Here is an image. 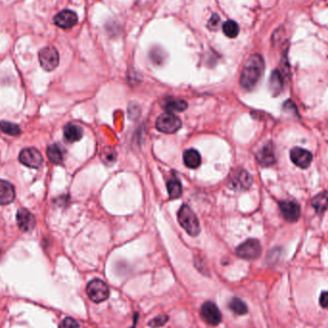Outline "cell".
<instances>
[{"label":"cell","instance_id":"6da1fadb","mask_svg":"<svg viewBox=\"0 0 328 328\" xmlns=\"http://www.w3.org/2000/svg\"><path fill=\"white\" fill-rule=\"evenodd\" d=\"M264 71V61L258 54L252 55L246 62L240 77L241 86L248 90L255 87Z\"/></svg>","mask_w":328,"mask_h":328},{"label":"cell","instance_id":"7a4b0ae2","mask_svg":"<svg viewBox=\"0 0 328 328\" xmlns=\"http://www.w3.org/2000/svg\"><path fill=\"white\" fill-rule=\"evenodd\" d=\"M178 220L185 231L191 236H197L201 231L200 222L190 207L183 205L179 210Z\"/></svg>","mask_w":328,"mask_h":328},{"label":"cell","instance_id":"3957f363","mask_svg":"<svg viewBox=\"0 0 328 328\" xmlns=\"http://www.w3.org/2000/svg\"><path fill=\"white\" fill-rule=\"evenodd\" d=\"M156 129L164 134H174L182 127V120L175 114L166 112L158 116L155 122Z\"/></svg>","mask_w":328,"mask_h":328},{"label":"cell","instance_id":"277c9868","mask_svg":"<svg viewBox=\"0 0 328 328\" xmlns=\"http://www.w3.org/2000/svg\"><path fill=\"white\" fill-rule=\"evenodd\" d=\"M88 297L96 303L105 301L109 295V286L101 279H93L86 286Z\"/></svg>","mask_w":328,"mask_h":328},{"label":"cell","instance_id":"5b68a950","mask_svg":"<svg viewBox=\"0 0 328 328\" xmlns=\"http://www.w3.org/2000/svg\"><path fill=\"white\" fill-rule=\"evenodd\" d=\"M38 60L41 68L44 70L52 71L59 66L60 57L55 47L47 46L39 51Z\"/></svg>","mask_w":328,"mask_h":328},{"label":"cell","instance_id":"8992f818","mask_svg":"<svg viewBox=\"0 0 328 328\" xmlns=\"http://www.w3.org/2000/svg\"><path fill=\"white\" fill-rule=\"evenodd\" d=\"M236 254L246 260H254L262 254V247L258 240L249 239L242 243L236 250Z\"/></svg>","mask_w":328,"mask_h":328},{"label":"cell","instance_id":"52a82bcc","mask_svg":"<svg viewBox=\"0 0 328 328\" xmlns=\"http://www.w3.org/2000/svg\"><path fill=\"white\" fill-rule=\"evenodd\" d=\"M201 315L204 321L210 326H218L222 321V315L218 307L211 301H207L202 305Z\"/></svg>","mask_w":328,"mask_h":328},{"label":"cell","instance_id":"ba28073f","mask_svg":"<svg viewBox=\"0 0 328 328\" xmlns=\"http://www.w3.org/2000/svg\"><path fill=\"white\" fill-rule=\"evenodd\" d=\"M19 161L27 167L38 168L42 163V155L35 148H26L20 152Z\"/></svg>","mask_w":328,"mask_h":328},{"label":"cell","instance_id":"9c48e42d","mask_svg":"<svg viewBox=\"0 0 328 328\" xmlns=\"http://www.w3.org/2000/svg\"><path fill=\"white\" fill-rule=\"evenodd\" d=\"M290 158L293 164H295L300 168L305 169L310 166L313 160V155L309 151L305 149L294 147L290 152Z\"/></svg>","mask_w":328,"mask_h":328},{"label":"cell","instance_id":"30bf717a","mask_svg":"<svg viewBox=\"0 0 328 328\" xmlns=\"http://www.w3.org/2000/svg\"><path fill=\"white\" fill-rule=\"evenodd\" d=\"M231 187L235 190H247L251 187L253 183L252 176L243 169L235 171L230 179Z\"/></svg>","mask_w":328,"mask_h":328},{"label":"cell","instance_id":"8fae6325","mask_svg":"<svg viewBox=\"0 0 328 328\" xmlns=\"http://www.w3.org/2000/svg\"><path fill=\"white\" fill-rule=\"evenodd\" d=\"M279 207L283 217L290 223L296 222L300 217L301 214L300 207L295 202L282 201L279 203Z\"/></svg>","mask_w":328,"mask_h":328},{"label":"cell","instance_id":"7c38bea8","mask_svg":"<svg viewBox=\"0 0 328 328\" xmlns=\"http://www.w3.org/2000/svg\"><path fill=\"white\" fill-rule=\"evenodd\" d=\"M54 22L57 26L63 29H70L77 24L78 17L72 11L65 10L54 17Z\"/></svg>","mask_w":328,"mask_h":328},{"label":"cell","instance_id":"4fadbf2b","mask_svg":"<svg viewBox=\"0 0 328 328\" xmlns=\"http://www.w3.org/2000/svg\"><path fill=\"white\" fill-rule=\"evenodd\" d=\"M17 222L22 231H30L35 227L36 219L34 215L25 208H20L17 214Z\"/></svg>","mask_w":328,"mask_h":328},{"label":"cell","instance_id":"5bb4252c","mask_svg":"<svg viewBox=\"0 0 328 328\" xmlns=\"http://www.w3.org/2000/svg\"><path fill=\"white\" fill-rule=\"evenodd\" d=\"M16 197L14 186L10 182L0 180V205L11 204Z\"/></svg>","mask_w":328,"mask_h":328},{"label":"cell","instance_id":"9a60e30c","mask_svg":"<svg viewBox=\"0 0 328 328\" xmlns=\"http://www.w3.org/2000/svg\"><path fill=\"white\" fill-rule=\"evenodd\" d=\"M257 159L259 163L263 166H271L276 161L274 148L271 143H268L264 146L257 154Z\"/></svg>","mask_w":328,"mask_h":328},{"label":"cell","instance_id":"2e32d148","mask_svg":"<svg viewBox=\"0 0 328 328\" xmlns=\"http://www.w3.org/2000/svg\"><path fill=\"white\" fill-rule=\"evenodd\" d=\"M269 88L274 96H277L281 93L283 89V78L278 70H275L272 73L269 81Z\"/></svg>","mask_w":328,"mask_h":328},{"label":"cell","instance_id":"e0dca14e","mask_svg":"<svg viewBox=\"0 0 328 328\" xmlns=\"http://www.w3.org/2000/svg\"><path fill=\"white\" fill-rule=\"evenodd\" d=\"M183 161L184 164L191 169H195L201 165L202 157L200 153L195 149L186 150L183 154Z\"/></svg>","mask_w":328,"mask_h":328},{"label":"cell","instance_id":"ac0fdd59","mask_svg":"<svg viewBox=\"0 0 328 328\" xmlns=\"http://www.w3.org/2000/svg\"><path fill=\"white\" fill-rule=\"evenodd\" d=\"M64 135L69 142H76L82 138L83 130L81 127L75 124H69L65 127Z\"/></svg>","mask_w":328,"mask_h":328},{"label":"cell","instance_id":"d6986e66","mask_svg":"<svg viewBox=\"0 0 328 328\" xmlns=\"http://www.w3.org/2000/svg\"><path fill=\"white\" fill-rule=\"evenodd\" d=\"M164 109L167 112H181L187 109V103L182 99H168L164 102Z\"/></svg>","mask_w":328,"mask_h":328},{"label":"cell","instance_id":"ffe728a7","mask_svg":"<svg viewBox=\"0 0 328 328\" xmlns=\"http://www.w3.org/2000/svg\"><path fill=\"white\" fill-rule=\"evenodd\" d=\"M47 156L51 162L60 164L64 160V152L58 144H52L47 148Z\"/></svg>","mask_w":328,"mask_h":328},{"label":"cell","instance_id":"44dd1931","mask_svg":"<svg viewBox=\"0 0 328 328\" xmlns=\"http://www.w3.org/2000/svg\"><path fill=\"white\" fill-rule=\"evenodd\" d=\"M312 206L317 212L322 213L328 208V192H322L312 200Z\"/></svg>","mask_w":328,"mask_h":328},{"label":"cell","instance_id":"7402d4cb","mask_svg":"<svg viewBox=\"0 0 328 328\" xmlns=\"http://www.w3.org/2000/svg\"><path fill=\"white\" fill-rule=\"evenodd\" d=\"M229 308L237 315H246L248 313L247 304L239 297H234L230 300Z\"/></svg>","mask_w":328,"mask_h":328},{"label":"cell","instance_id":"603a6c76","mask_svg":"<svg viewBox=\"0 0 328 328\" xmlns=\"http://www.w3.org/2000/svg\"><path fill=\"white\" fill-rule=\"evenodd\" d=\"M167 190L171 199H177L182 195V184L179 180L172 179L167 183Z\"/></svg>","mask_w":328,"mask_h":328},{"label":"cell","instance_id":"cb8c5ba5","mask_svg":"<svg viewBox=\"0 0 328 328\" xmlns=\"http://www.w3.org/2000/svg\"><path fill=\"white\" fill-rule=\"evenodd\" d=\"M223 31L224 34L227 37L233 38L236 37L239 34V26L233 20H227L223 24Z\"/></svg>","mask_w":328,"mask_h":328},{"label":"cell","instance_id":"d4e9b609","mask_svg":"<svg viewBox=\"0 0 328 328\" xmlns=\"http://www.w3.org/2000/svg\"><path fill=\"white\" fill-rule=\"evenodd\" d=\"M0 130L9 136H18L20 134L19 127L8 121H0Z\"/></svg>","mask_w":328,"mask_h":328},{"label":"cell","instance_id":"484cf974","mask_svg":"<svg viewBox=\"0 0 328 328\" xmlns=\"http://www.w3.org/2000/svg\"><path fill=\"white\" fill-rule=\"evenodd\" d=\"M168 321V316L166 315H159L156 318L151 320L149 322V327L151 328H160L164 326Z\"/></svg>","mask_w":328,"mask_h":328},{"label":"cell","instance_id":"4316f807","mask_svg":"<svg viewBox=\"0 0 328 328\" xmlns=\"http://www.w3.org/2000/svg\"><path fill=\"white\" fill-rule=\"evenodd\" d=\"M59 328H80L78 323L72 318H66L60 325Z\"/></svg>","mask_w":328,"mask_h":328},{"label":"cell","instance_id":"83f0119b","mask_svg":"<svg viewBox=\"0 0 328 328\" xmlns=\"http://www.w3.org/2000/svg\"><path fill=\"white\" fill-rule=\"evenodd\" d=\"M219 23H220V17L217 15H213L212 17L208 21V28L215 31L218 28Z\"/></svg>","mask_w":328,"mask_h":328},{"label":"cell","instance_id":"f1b7e54d","mask_svg":"<svg viewBox=\"0 0 328 328\" xmlns=\"http://www.w3.org/2000/svg\"><path fill=\"white\" fill-rule=\"evenodd\" d=\"M320 304L323 308L328 310V292H323L320 296Z\"/></svg>","mask_w":328,"mask_h":328},{"label":"cell","instance_id":"f546056e","mask_svg":"<svg viewBox=\"0 0 328 328\" xmlns=\"http://www.w3.org/2000/svg\"></svg>","mask_w":328,"mask_h":328}]
</instances>
